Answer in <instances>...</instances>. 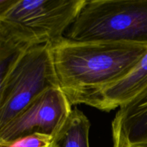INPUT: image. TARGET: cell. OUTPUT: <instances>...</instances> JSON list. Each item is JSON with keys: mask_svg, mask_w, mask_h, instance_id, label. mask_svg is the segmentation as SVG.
Wrapping results in <instances>:
<instances>
[{"mask_svg": "<svg viewBox=\"0 0 147 147\" xmlns=\"http://www.w3.org/2000/svg\"><path fill=\"white\" fill-rule=\"evenodd\" d=\"M50 43L58 86L71 106H88L126 77L147 53V45L127 42H78L63 37Z\"/></svg>", "mask_w": 147, "mask_h": 147, "instance_id": "obj_1", "label": "cell"}, {"mask_svg": "<svg viewBox=\"0 0 147 147\" xmlns=\"http://www.w3.org/2000/svg\"><path fill=\"white\" fill-rule=\"evenodd\" d=\"M65 37L147 45V0H85Z\"/></svg>", "mask_w": 147, "mask_h": 147, "instance_id": "obj_2", "label": "cell"}, {"mask_svg": "<svg viewBox=\"0 0 147 147\" xmlns=\"http://www.w3.org/2000/svg\"><path fill=\"white\" fill-rule=\"evenodd\" d=\"M59 87L50 43L35 44L24 52L6 78L0 95V132L33 100Z\"/></svg>", "mask_w": 147, "mask_h": 147, "instance_id": "obj_3", "label": "cell"}, {"mask_svg": "<svg viewBox=\"0 0 147 147\" xmlns=\"http://www.w3.org/2000/svg\"><path fill=\"white\" fill-rule=\"evenodd\" d=\"M85 0H17L0 20L20 24L49 42L65 37Z\"/></svg>", "mask_w": 147, "mask_h": 147, "instance_id": "obj_4", "label": "cell"}, {"mask_svg": "<svg viewBox=\"0 0 147 147\" xmlns=\"http://www.w3.org/2000/svg\"><path fill=\"white\" fill-rule=\"evenodd\" d=\"M72 110L71 104L60 88L48 89L33 100L0 132V146L36 133L55 139Z\"/></svg>", "mask_w": 147, "mask_h": 147, "instance_id": "obj_5", "label": "cell"}, {"mask_svg": "<svg viewBox=\"0 0 147 147\" xmlns=\"http://www.w3.org/2000/svg\"><path fill=\"white\" fill-rule=\"evenodd\" d=\"M111 135L113 147H147V87L119 107Z\"/></svg>", "mask_w": 147, "mask_h": 147, "instance_id": "obj_6", "label": "cell"}, {"mask_svg": "<svg viewBox=\"0 0 147 147\" xmlns=\"http://www.w3.org/2000/svg\"><path fill=\"white\" fill-rule=\"evenodd\" d=\"M48 42L32 30L0 20V95L6 78L17 60L32 45Z\"/></svg>", "mask_w": 147, "mask_h": 147, "instance_id": "obj_7", "label": "cell"}, {"mask_svg": "<svg viewBox=\"0 0 147 147\" xmlns=\"http://www.w3.org/2000/svg\"><path fill=\"white\" fill-rule=\"evenodd\" d=\"M146 87L147 53L126 77L101 92L88 106L111 111L121 107Z\"/></svg>", "mask_w": 147, "mask_h": 147, "instance_id": "obj_8", "label": "cell"}, {"mask_svg": "<svg viewBox=\"0 0 147 147\" xmlns=\"http://www.w3.org/2000/svg\"><path fill=\"white\" fill-rule=\"evenodd\" d=\"M90 123L87 116L78 109L72 110L58 134L55 144L59 147H90Z\"/></svg>", "mask_w": 147, "mask_h": 147, "instance_id": "obj_9", "label": "cell"}, {"mask_svg": "<svg viewBox=\"0 0 147 147\" xmlns=\"http://www.w3.org/2000/svg\"><path fill=\"white\" fill-rule=\"evenodd\" d=\"M55 145V139L42 134H33L23 136L0 147H51Z\"/></svg>", "mask_w": 147, "mask_h": 147, "instance_id": "obj_10", "label": "cell"}, {"mask_svg": "<svg viewBox=\"0 0 147 147\" xmlns=\"http://www.w3.org/2000/svg\"><path fill=\"white\" fill-rule=\"evenodd\" d=\"M16 1L17 0H0V19Z\"/></svg>", "mask_w": 147, "mask_h": 147, "instance_id": "obj_11", "label": "cell"}, {"mask_svg": "<svg viewBox=\"0 0 147 147\" xmlns=\"http://www.w3.org/2000/svg\"><path fill=\"white\" fill-rule=\"evenodd\" d=\"M51 147H59V146H57V145H56L55 144V145H53V146H51Z\"/></svg>", "mask_w": 147, "mask_h": 147, "instance_id": "obj_12", "label": "cell"}]
</instances>
